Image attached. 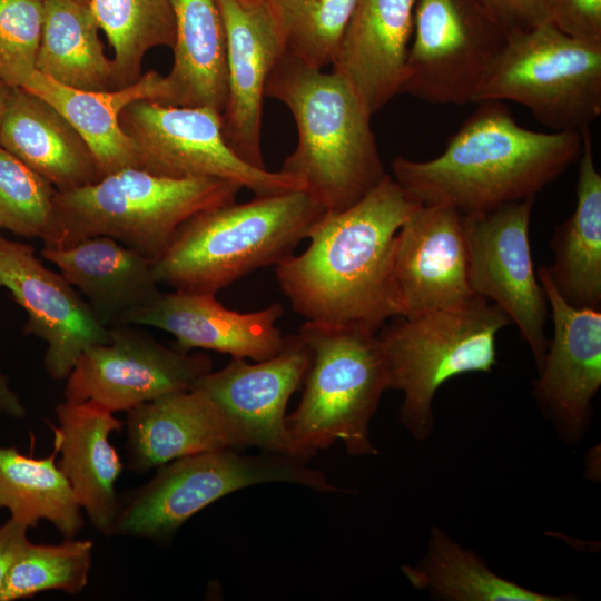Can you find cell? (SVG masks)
I'll use <instances>...</instances> for the list:
<instances>
[{
    "label": "cell",
    "mask_w": 601,
    "mask_h": 601,
    "mask_svg": "<svg viewBox=\"0 0 601 601\" xmlns=\"http://www.w3.org/2000/svg\"><path fill=\"white\" fill-rule=\"evenodd\" d=\"M416 205L387 174L356 204L325 211L308 234V247L275 266L293 309L305 322L373 334L401 316L394 248Z\"/></svg>",
    "instance_id": "obj_1"
},
{
    "label": "cell",
    "mask_w": 601,
    "mask_h": 601,
    "mask_svg": "<svg viewBox=\"0 0 601 601\" xmlns=\"http://www.w3.org/2000/svg\"><path fill=\"white\" fill-rule=\"evenodd\" d=\"M581 131L539 132L520 126L501 100H484L437 157H396L394 180L421 205L481 213L541 191L579 159Z\"/></svg>",
    "instance_id": "obj_2"
},
{
    "label": "cell",
    "mask_w": 601,
    "mask_h": 601,
    "mask_svg": "<svg viewBox=\"0 0 601 601\" xmlns=\"http://www.w3.org/2000/svg\"><path fill=\"white\" fill-rule=\"evenodd\" d=\"M294 117L297 144L278 171L299 179L326 211L356 204L387 175L373 116L354 88L334 71L309 67L285 51L265 88Z\"/></svg>",
    "instance_id": "obj_3"
},
{
    "label": "cell",
    "mask_w": 601,
    "mask_h": 601,
    "mask_svg": "<svg viewBox=\"0 0 601 601\" xmlns=\"http://www.w3.org/2000/svg\"><path fill=\"white\" fill-rule=\"evenodd\" d=\"M325 211L304 189L204 210L180 225L154 274L175 290L216 295L293 255Z\"/></svg>",
    "instance_id": "obj_4"
},
{
    "label": "cell",
    "mask_w": 601,
    "mask_h": 601,
    "mask_svg": "<svg viewBox=\"0 0 601 601\" xmlns=\"http://www.w3.org/2000/svg\"><path fill=\"white\" fill-rule=\"evenodd\" d=\"M240 189L224 179H177L124 168L96 183L57 190V235L48 247L108 236L154 263L180 225L204 210L236 201Z\"/></svg>",
    "instance_id": "obj_5"
},
{
    "label": "cell",
    "mask_w": 601,
    "mask_h": 601,
    "mask_svg": "<svg viewBox=\"0 0 601 601\" xmlns=\"http://www.w3.org/2000/svg\"><path fill=\"white\" fill-rule=\"evenodd\" d=\"M509 316L475 296L451 307L396 316L376 334L385 361L388 388L403 392L400 421L417 440L434 425L432 402L450 378L489 373L496 364V335Z\"/></svg>",
    "instance_id": "obj_6"
},
{
    "label": "cell",
    "mask_w": 601,
    "mask_h": 601,
    "mask_svg": "<svg viewBox=\"0 0 601 601\" xmlns=\"http://www.w3.org/2000/svg\"><path fill=\"white\" fill-rule=\"evenodd\" d=\"M311 351L302 400L286 416L294 443L307 461L341 441L349 455L376 454L368 427L387 372L376 334L304 322L298 331Z\"/></svg>",
    "instance_id": "obj_7"
},
{
    "label": "cell",
    "mask_w": 601,
    "mask_h": 601,
    "mask_svg": "<svg viewBox=\"0 0 601 601\" xmlns=\"http://www.w3.org/2000/svg\"><path fill=\"white\" fill-rule=\"evenodd\" d=\"M514 101L553 131H581L601 114V42L572 38L551 23L512 35L474 104Z\"/></svg>",
    "instance_id": "obj_8"
},
{
    "label": "cell",
    "mask_w": 601,
    "mask_h": 601,
    "mask_svg": "<svg viewBox=\"0 0 601 601\" xmlns=\"http://www.w3.org/2000/svg\"><path fill=\"white\" fill-rule=\"evenodd\" d=\"M293 483L338 492L322 471L279 453L242 455L236 449L203 452L159 466L156 475L120 504L114 534L167 540L197 512L247 486Z\"/></svg>",
    "instance_id": "obj_9"
},
{
    "label": "cell",
    "mask_w": 601,
    "mask_h": 601,
    "mask_svg": "<svg viewBox=\"0 0 601 601\" xmlns=\"http://www.w3.org/2000/svg\"><path fill=\"white\" fill-rule=\"evenodd\" d=\"M120 127L131 140L138 168L168 178H217L234 181L255 196L304 189L280 171L250 166L228 146L221 112L141 99L120 114Z\"/></svg>",
    "instance_id": "obj_10"
},
{
    "label": "cell",
    "mask_w": 601,
    "mask_h": 601,
    "mask_svg": "<svg viewBox=\"0 0 601 601\" xmlns=\"http://www.w3.org/2000/svg\"><path fill=\"white\" fill-rule=\"evenodd\" d=\"M508 41L481 1L416 0L400 93L439 105L474 102Z\"/></svg>",
    "instance_id": "obj_11"
},
{
    "label": "cell",
    "mask_w": 601,
    "mask_h": 601,
    "mask_svg": "<svg viewBox=\"0 0 601 601\" xmlns=\"http://www.w3.org/2000/svg\"><path fill=\"white\" fill-rule=\"evenodd\" d=\"M533 204L534 197H530L462 215V224L471 289L497 305L518 326L540 368L549 345L548 300L530 248Z\"/></svg>",
    "instance_id": "obj_12"
},
{
    "label": "cell",
    "mask_w": 601,
    "mask_h": 601,
    "mask_svg": "<svg viewBox=\"0 0 601 601\" xmlns=\"http://www.w3.org/2000/svg\"><path fill=\"white\" fill-rule=\"evenodd\" d=\"M110 339L86 349L66 378V401H92L111 413L194 388L213 371L203 353L181 352L131 324L109 327Z\"/></svg>",
    "instance_id": "obj_13"
},
{
    "label": "cell",
    "mask_w": 601,
    "mask_h": 601,
    "mask_svg": "<svg viewBox=\"0 0 601 601\" xmlns=\"http://www.w3.org/2000/svg\"><path fill=\"white\" fill-rule=\"evenodd\" d=\"M309 363L311 351L297 332L285 336L273 357L253 364L231 357L221 370L201 376L194 388L217 407L235 449L254 446L306 461L287 428L285 412Z\"/></svg>",
    "instance_id": "obj_14"
},
{
    "label": "cell",
    "mask_w": 601,
    "mask_h": 601,
    "mask_svg": "<svg viewBox=\"0 0 601 601\" xmlns=\"http://www.w3.org/2000/svg\"><path fill=\"white\" fill-rule=\"evenodd\" d=\"M0 288L27 313L23 332L47 343L45 368L66 380L80 355L110 339L89 304L61 275L47 268L31 245L0 235Z\"/></svg>",
    "instance_id": "obj_15"
},
{
    "label": "cell",
    "mask_w": 601,
    "mask_h": 601,
    "mask_svg": "<svg viewBox=\"0 0 601 601\" xmlns=\"http://www.w3.org/2000/svg\"><path fill=\"white\" fill-rule=\"evenodd\" d=\"M536 277L552 311L553 337L533 395L561 436L572 441L584 432L601 386V312L570 305L553 286L545 265L538 268Z\"/></svg>",
    "instance_id": "obj_16"
},
{
    "label": "cell",
    "mask_w": 601,
    "mask_h": 601,
    "mask_svg": "<svg viewBox=\"0 0 601 601\" xmlns=\"http://www.w3.org/2000/svg\"><path fill=\"white\" fill-rule=\"evenodd\" d=\"M215 1L226 36L224 137L242 160L265 169L260 149L265 88L286 47L264 0L253 3Z\"/></svg>",
    "instance_id": "obj_17"
},
{
    "label": "cell",
    "mask_w": 601,
    "mask_h": 601,
    "mask_svg": "<svg viewBox=\"0 0 601 601\" xmlns=\"http://www.w3.org/2000/svg\"><path fill=\"white\" fill-rule=\"evenodd\" d=\"M393 276L401 316L475 297L469 283L462 215L450 206L417 204L396 235Z\"/></svg>",
    "instance_id": "obj_18"
},
{
    "label": "cell",
    "mask_w": 601,
    "mask_h": 601,
    "mask_svg": "<svg viewBox=\"0 0 601 601\" xmlns=\"http://www.w3.org/2000/svg\"><path fill=\"white\" fill-rule=\"evenodd\" d=\"M283 314L278 303L239 313L223 306L216 295L175 290L161 292L127 324L170 333L176 338L174 347L181 352L201 348L257 362L273 357L283 347L285 336L276 326Z\"/></svg>",
    "instance_id": "obj_19"
},
{
    "label": "cell",
    "mask_w": 601,
    "mask_h": 601,
    "mask_svg": "<svg viewBox=\"0 0 601 601\" xmlns=\"http://www.w3.org/2000/svg\"><path fill=\"white\" fill-rule=\"evenodd\" d=\"M416 0H355L332 71L372 115L400 93Z\"/></svg>",
    "instance_id": "obj_20"
},
{
    "label": "cell",
    "mask_w": 601,
    "mask_h": 601,
    "mask_svg": "<svg viewBox=\"0 0 601 601\" xmlns=\"http://www.w3.org/2000/svg\"><path fill=\"white\" fill-rule=\"evenodd\" d=\"M56 415L58 426L48 424L60 454L58 466L92 526L112 535L120 510L115 485L122 463L109 437L124 423L92 401H65L56 406Z\"/></svg>",
    "instance_id": "obj_21"
},
{
    "label": "cell",
    "mask_w": 601,
    "mask_h": 601,
    "mask_svg": "<svg viewBox=\"0 0 601 601\" xmlns=\"http://www.w3.org/2000/svg\"><path fill=\"white\" fill-rule=\"evenodd\" d=\"M41 255L86 297L108 328L127 324L161 293L152 262L108 236L89 237L68 247L45 246Z\"/></svg>",
    "instance_id": "obj_22"
},
{
    "label": "cell",
    "mask_w": 601,
    "mask_h": 601,
    "mask_svg": "<svg viewBox=\"0 0 601 601\" xmlns=\"http://www.w3.org/2000/svg\"><path fill=\"white\" fill-rule=\"evenodd\" d=\"M0 147L58 191L98 181L97 160L73 126L52 105L12 88L0 122Z\"/></svg>",
    "instance_id": "obj_23"
},
{
    "label": "cell",
    "mask_w": 601,
    "mask_h": 601,
    "mask_svg": "<svg viewBox=\"0 0 601 601\" xmlns=\"http://www.w3.org/2000/svg\"><path fill=\"white\" fill-rule=\"evenodd\" d=\"M126 425L130 467L139 473L198 453L235 449L219 411L197 388L127 411Z\"/></svg>",
    "instance_id": "obj_24"
},
{
    "label": "cell",
    "mask_w": 601,
    "mask_h": 601,
    "mask_svg": "<svg viewBox=\"0 0 601 601\" xmlns=\"http://www.w3.org/2000/svg\"><path fill=\"white\" fill-rule=\"evenodd\" d=\"M22 88L65 116L92 151L102 177L138 168L135 147L120 127L121 111L136 100L162 102L165 98L162 75L154 70L132 85L109 91L72 89L36 70Z\"/></svg>",
    "instance_id": "obj_25"
},
{
    "label": "cell",
    "mask_w": 601,
    "mask_h": 601,
    "mask_svg": "<svg viewBox=\"0 0 601 601\" xmlns=\"http://www.w3.org/2000/svg\"><path fill=\"white\" fill-rule=\"evenodd\" d=\"M577 204L553 234L554 260L545 266L558 293L572 306L601 308V175L589 128L581 130Z\"/></svg>",
    "instance_id": "obj_26"
},
{
    "label": "cell",
    "mask_w": 601,
    "mask_h": 601,
    "mask_svg": "<svg viewBox=\"0 0 601 601\" xmlns=\"http://www.w3.org/2000/svg\"><path fill=\"white\" fill-rule=\"evenodd\" d=\"M175 20L174 62L162 76L173 106L223 111L227 97L226 36L215 0H170Z\"/></svg>",
    "instance_id": "obj_27"
},
{
    "label": "cell",
    "mask_w": 601,
    "mask_h": 601,
    "mask_svg": "<svg viewBox=\"0 0 601 601\" xmlns=\"http://www.w3.org/2000/svg\"><path fill=\"white\" fill-rule=\"evenodd\" d=\"M99 29L88 3L45 0L36 70L72 89H119L116 67L105 55Z\"/></svg>",
    "instance_id": "obj_28"
},
{
    "label": "cell",
    "mask_w": 601,
    "mask_h": 601,
    "mask_svg": "<svg viewBox=\"0 0 601 601\" xmlns=\"http://www.w3.org/2000/svg\"><path fill=\"white\" fill-rule=\"evenodd\" d=\"M57 455L56 444L42 459L0 445V508L29 528L47 520L71 539L83 525L81 506L56 462Z\"/></svg>",
    "instance_id": "obj_29"
},
{
    "label": "cell",
    "mask_w": 601,
    "mask_h": 601,
    "mask_svg": "<svg viewBox=\"0 0 601 601\" xmlns=\"http://www.w3.org/2000/svg\"><path fill=\"white\" fill-rule=\"evenodd\" d=\"M403 573L410 583L437 599L449 601H563L569 598L543 594L495 574L473 551L433 526L423 559Z\"/></svg>",
    "instance_id": "obj_30"
},
{
    "label": "cell",
    "mask_w": 601,
    "mask_h": 601,
    "mask_svg": "<svg viewBox=\"0 0 601 601\" xmlns=\"http://www.w3.org/2000/svg\"><path fill=\"white\" fill-rule=\"evenodd\" d=\"M93 17L114 49L119 88L141 77L145 55L175 43L170 0H89Z\"/></svg>",
    "instance_id": "obj_31"
},
{
    "label": "cell",
    "mask_w": 601,
    "mask_h": 601,
    "mask_svg": "<svg viewBox=\"0 0 601 601\" xmlns=\"http://www.w3.org/2000/svg\"><path fill=\"white\" fill-rule=\"evenodd\" d=\"M286 51L305 65H332L355 0H264Z\"/></svg>",
    "instance_id": "obj_32"
},
{
    "label": "cell",
    "mask_w": 601,
    "mask_h": 601,
    "mask_svg": "<svg viewBox=\"0 0 601 601\" xmlns=\"http://www.w3.org/2000/svg\"><path fill=\"white\" fill-rule=\"evenodd\" d=\"M92 549L91 540L72 538L60 544L29 542L4 581L0 601L29 598L48 590L79 593L88 582Z\"/></svg>",
    "instance_id": "obj_33"
},
{
    "label": "cell",
    "mask_w": 601,
    "mask_h": 601,
    "mask_svg": "<svg viewBox=\"0 0 601 601\" xmlns=\"http://www.w3.org/2000/svg\"><path fill=\"white\" fill-rule=\"evenodd\" d=\"M56 194L48 180L0 147V230L51 246L58 224Z\"/></svg>",
    "instance_id": "obj_34"
},
{
    "label": "cell",
    "mask_w": 601,
    "mask_h": 601,
    "mask_svg": "<svg viewBox=\"0 0 601 601\" xmlns=\"http://www.w3.org/2000/svg\"><path fill=\"white\" fill-rule=\"evenodd\" d=\"M43 17V0H0V78L11 88L36 71Z\"/></svg>",
    "instance_id": "obj_35"
},
{
    "label": "cell",
    "mask_w": 601,
    "mask_h": 601,
    "mask_svg": "<svg viewBox=\"0 0 601 601\" xmlns=\"http://www.w3.org/2000/svg\"><path fill=\"white\" fill-rule=\"evenodd\" d=\"M549 23L572 38L601 42V0H550Z\"/></svg>",
    "instance_id": "obj_36"
},
{
    "label": "cell",
    "mask_w": 601,
    "mask_h": 601,
    "mask_svg": "<svg viewBox=\"0 0 601 601\" xmlns=\"http://www.w3.org/2000/svg\"><path fill=\"white\" fill-rule=\"evenodd\" d=\"M509 37L549 23L550 0H480Z\"/></svg>",
    "instance_id": "obj_37"
},
{
    "label": "cell",
    "mask_w": 601,
    "mask_h": 601,
    "mask_svg": "<svg viewBox=\"0 0 601 601\" xmlns=\"http://www.w3.org/2000/svg\"><path fill=\"white\" fill-rule=\"evenodd\" d=\"M28 529L13 518L0 525V593L12 565L29 543Z\"/></svg>",
    "instance_id": "obj_38"
},
{
    "label": "cell",
    "mask_w": 601,
    "mask_h": 601,
    "mask_svg": "<svg viewBox=\"0 0 601 601\" xmlns=\"http://www.w3.org/2000/svg\"><path fill=\"white\" fill-rule=\"evenodd\" d=\"M26 415V407L19 395L9 386L6 376L0 372V418L8 416L20 420Z\"/></svg>",
    "instance_id": "obj_39"
},
{
    "label": "cell",
    "mask_w": 601,
    "mask_h": 601,
    "mask_svg": "<svg viewBox=\"0 0 601 601\" xmlns=\"http://www.w3.org/2000/svg\"><path fill=\"white\" fill-rule=\"evenodd\" d=\"M11 87H9L1 78H0V122L1 118L3 116L6 105L9 98V95L11 92Z\"/></svg>",
    "instance_id": "obj_40"
},
{
    "label": "cell",
    "mask_w": 601,
    "mask_h": 601,
    "mask_svg": "<svg viewBox=\"0 0 601 601\" xmlns=\"http://www.w3.org/2000/svg\"><path fill=\"white\" fill-rule=\"evenodd\" d=\"M237 1H240V2H244V3H253V2H258V1H262V0H237Z\"/></svg>",
    "instance_id": "obj_41"
},
{
    "label": "cell",
    "mask_w": 601,
    "mask_h": 601,
    "mask_svg": "<svg viewBox=\"0 0 601 601\" xmlns=\"http://www.w3.org/2000/svg\"><path fill=\"white\" fill-rule=\"evenodd\" d=\"M75 1L88 3L89 0H75Z\"/></svg>",
    "instance_id": "obj_42"
}]
</instances>
